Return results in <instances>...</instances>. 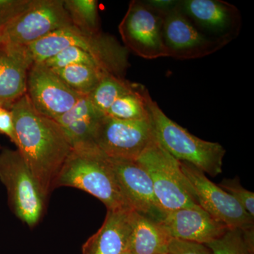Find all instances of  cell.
<instances>
[{"label": "cell", "instance_id": "18", "mask_svg": "<svg viewBox=\"0 0 254 254\" xmlns=\"http://www.w3.org/2000/svg\"><path fill=\"white\" fill-rule=\"evenodd\" d=\"M184 14L209 31L225 34L237 19L235 6L217 0H185L179 2Z\"/></svg>", "mask_w": 254, "mask_h": 254}, {"label": "cell", "instance_id": "16", "mask_svg": "<svg viewBox=\"0 0 254 254\" xmlns=\"http://www.w3.org/2000/svg\"><path fill=\"white\" fill-rule=\"evenodd\" d=\"M133 210H108L103 225L82 247V254H122L127 250Z\"/></svg>", "mask_w": 254, "mask_h": 254}, {"label": "cell", "instance_id": "2", "mask_svg": "<svg viewBox=\"0 0 254 254\" xmlns=\"http://www.w3.org/2000/svg\"><path fill=\"white\" fill-rule=\"evenodd\" d=\"M54 186L73 187L84 190L99 199L108 210H131L110 158L97 147L72 149Z\"/></svg>", "mask_w": 254, "mask_h": 254}, {"label": "cell", "instance_id": "21", "mask_svg": "<svg viewBox=\"0 0 254 254\" xmlns=\"http://www.w3.org/2000/svg\"><path fill=\"white\" fill-rule=\"evenodd\" d=\"M70 88L83 96H88L95 89L105 73L88 65L76 64L52 69Z\"/></svg>", "mask_w": 254, "mask_h": 254}, {"label": "cell", "instance_id": "32", "mask_svg": "<svg viewBox=\"0 0 254 254\" xmlns=\"http://www.w3.org/2000/svg\"><path fill=\"white\" fill-rule=\"evenodd\" d=\"M2 46V29L0 28V48Z\"/></svg>", "mask_w": 254, "mask_h": 254}, {"label": "cell", "instance_id": "13", "mask_svg": "<svg viewBox=\"0 0 254 254\" xmlns=\"http://www.w3.org/2000/svg\"><path fill=\"white\" fill-rule=\"evenodd\" d=\"M110 160L131 210L161 223L167 213L157 199L151 179L146 170L136 160Z\"/></svg>", "mask_w": 254, "mask_h": 254}, {"label": "cell", "instance_id": "3", "mask_svg": "<svg viewBox=\"0 0 254 254\" xmlns=\"http://www.w3.org/2000/svg\"><path fill=\"white\" fill-rule=\"evenodd\" d=\"M68 47L84 50L105 73L122 77L128 66V50L113 37L104 33L88 34L69 26L60 28L31 44L23 46L32 64L43 63Z\"/></svg>", "mask_w": 254, "mask_h": 254}, {"label": "cell", "instance_id": "31", "mask_svg": "<svg viewBox=\"0 0 254 254\" xmlns=\"http://www.w3.org/2000/svg\"><path fill=\"white\" fill-rule=\"evenodd\" d=\"M242 236L249 250L254 254V227L242 230Z\"/></svg>", "mask_w": 254, "mask_h": 254}, {"label": "cell", "instance_id": "1", "mask_svg": "<svg viewBox=\"0 0 254 254\" xmlns=\"http://www.w3.org/2000/svg\"><path fill=\"white\" fill-rule=\"evenodd\" d=\"M10 111L17 149L46 199L72 147L56 120L38 113L27 94L14 103Z\"/></svg>", "mask_w": 254, "mask_h": 254}, {"label": "cell", "instance_id": "25", "mask_svg": "<svg viewBox=\"0 0 254 254\" xmlns=\"http://www.w3.org/2000/svg\"><path fill=\"white\" fill-rule=\"evenodd\" d=\"M205 245L213 254H254L246 245L240 229H228L221 237Z\"/></svg>", "mask_w": 254, "mask_h": 254}, {"label": "cell", "instance_id": "9", "mask_svg": "<svg viewBox=\"0 0 254 254\" xmlns=\"http://www.w3.org/2000/svg\"><path fill=\"white\" fill-rule=\"evenodd\" d=\"M72 25L64 0H35L27 11L3 28L2 46H26Z\"/></svg>", "mask_w": 254, "mask_h": 254}, {"label": "cell", "instance_id": "17", "mask_svg": "<svg viewBox=\"0 0 254 254\" xmlns=\"http://www.w3.org/2000/svg\"><path fill=\"white\" fill-rule=\"evenodd\" d=\"M103 116L91 104L88 96H82L71 110L55 120L63 128L72 149H83L96 147L95 128Z\"/></svg>", "mask_w": 254, "mask_h": 254}, {"label": "cell", "instance_id": "14", "mask_svg": "<svg viewBox=\"0 0 254 254\" xmlns=\"http://www.w3.org/2000/svg\"><path fill=\"white\" fill-rule=\"evenodd\" d=\"M161 224L172 238L203 245L221 237L229 229L200 206L170 212Z\"/></svg>", "mask_w": 254, "mask_h": 254}, {"label": "cell", "instance_id": "10", "mask_svg": "<svg viewBox=\"0 0 254 254\" xmlns=\"http://www.w3.org/2000/svg\"><path fill=\"white\" fill-rule=\"evenodd\" d=\"M181 168L194 189L200 206L213 218L229 229L244 230L254 227V218L231 195L210 181L201 170L184 162H181Z\"/></svg>", "mask_w": 254, "mask_h": 254}, {"label": "cell", "instance_id": "24", "mask_svg": "<svg viewBox=\"0 0 254 254\" xmlns=\"http://www.w3.org/2000/svg\"><path fill=\"white\" fill-rule=\"evenodd\" d=\"M40 64H43L47 67L51 69H56V68H61L76 64L88 65V66H94L101 69L98 63L91 55L76 47H68L67 48H65L55 56Z\"/></svg>", "mask_w": 254, "mask_h": 254}, {"label": "cell", "instance_id": "20", "mask_svg": "<svg viewBox=\"0 0 254 254\" xmlns=\"http://www.w3.org/2000/svg\"><path fill=\"white\" fill-rule=\"evenodd\" d=\"M136 85L115 75L105 73L95 89L88 95V98L95 109L106 115L113 103L120 97L133 91Z\"/></svg>", "mask_w": 254, "mask_h": 254}, {"label": "cell", "instance_id": "29", "mask_svg": "<svg viewBox=\"0 0 254 254\" xmlns=\"http://www.w3.org/2000/svg\"><path fill=\"white\" fill-rule=\"evenodd\" d=\"M0 133L9 137L15 145L17 143L14 120L10 110L0 107Z\"/></svg>", "mask_w": 254, "mask_h": 254}, {"label": "cell", "instance_id": "27", "mask_svg": "<svg viewBox=\"0 0 254 254\" xmlns=\"http://www.w3.org/2000/svg\"><path fill=\"white\" fill-rule=\"evenodd\" d=\"M34 1L35 0H0V28L3 29L27 11Z\"/></svg>", "mask_w": 254, "mask_h": 254}, {"label": "cell", "instance_id": "6", "mask_svg": "<svg viewBox=\"0 0 254 254\" xmlns=\"http://www.w3.org/2000/svg\"><path fill=\"white\" fill-rule=\"evenodd\" d=\"M0 181L6 187L15 215L28 227L41 219L46 198L19 150L0 153Z\"/></svg>", "mask_w": 254, "mask_h": 254}, {"label": "cell", "instance_id": "22", "mask_svg": "<svg viewBox=\"0 0 254 254\" xmlns=\"http://www.w3.org/2000/svg\"><path fill=\"white\" fill-rule=\"evenodd\" d=\"M145 88L137 84L133 91L118 98L110 107L106 115L125 120L149 118L150 112L145 98Z\"/></svg>", "mask_w": 254, "mask_h": 254}, {"label": "cell", "instance_id": "11", "mask_svg": "<svg viewBox=\"0 0 254 254\" xmlns=\"http://www.w3.org/2000/svg\"><path fill=\"white\" fill-rule=\"evenodd\" d=\"M26 94L38 113L53 120L71 110L83 96L43 64H33L30 68Z\"/></svg>", "mask_w": 254, "mask_h": 254}, {"label": "cell", "instance_id": "30", "mask_svg": "<svg viewBox=\"0 0 254 254\" xmlns=\"http://www.w3.org/2000/svg\"><path fill=\"white\" fill-rule=\"evenodd\" d=\"M146 2L155 9L164 11L173 7L177 4V1H171V0H150Z\"/></svg>", "mask_w": 254, "mask_h": 254}, {"label": "cell", "instance_id": "8", "mask_svg": "<svg viewBox=\"0 0 254 254\" xmlns=\"http://www.w3.org/2000/svg\"><path fill=\"white\" fill-rule=\"evenodd\" d=\"M162 28V11L146 1L133 0L119 26V31L128 51L145 59L153 60L168 57Z\"/></svg>", "mask_w": 254, "mask_h": 254}, {"label": "cell", "instance_id": "26", "mask_svg": "<svg viewBox=\"0 0 254 254\" xmlns=\"http://www.w3.org/2000/svg\"><path fill=\"white\" fill-rule=\"evenodd\" d=\"M218 186L235 198L251 216L254 218V193L242 186L240 179H224Z\"/></svg>", "mask_w": 254, "mask_h": 254}, {"label": "cell", "instance_id": "23", "mask_svg": "<svg viewBox=\"0 0 254 254\" xmlns=\"http://www.w3.org/2000/svg\"><path fill=\"white\" fill-rule=\"evenodd\" d=\"M64 5L75 27L88 34L101 33L96 0H64Z\"/></svg>", "mask_w": 254, "mask_h": 254}, {"label": "cell", "instance_id": "7", "mask_svg": "<svg viewBox=\"0 0 254 254\" xmlns=\"http://www.w3.org/2000/svg\"><path fill=\"white\" fill-rule=\"evenodd\" d=\"M156 138L151 117L125 120L104 115L97 125L94 143L108 158L136 160Z\"/></svg>", "mask_w": 254, "mask_h": 254}, {"label": "cell", "instance_id": "5", "mask_svg": "<svg viewBox=\"0 0 254 254\" xmlns=\"http://www.w3.org/2000/svg\"><path fill=\"white\" fill-rule=\"evenodd\" d=\"M136 161L148 172L157 199L165 213L200 207L194 189L182 171L181 162L168 153L157 138Z\"/></svg>", "mask_w": 254, "mask_h": 254}, {"label": "cell", "instance_id": "4", "mask_svg": "<svg viewBox=\"0 0 254 254\" xmlns=\"http://www.w3.org/2000/svg\"><path fill=\"white\" fill-rule=\"evenodd\" d=\"M145 100L154 125L157 139L162 146L177 160L192 165L210 177L222 172L226 150L221 144L200 139L186 128L170 120L152 99L145 89Z\"/></svg>", "mask_w": 254, "mask_h": 254}, {"label": "cell", "instance_id": "28", "mask_svg": "<svg viewBox=\"0 0 254 254\" xmlns=\"http://www.w3.org/2000/svg\"><path fill=\"white\" fill-rule=\"evenodd\" d=\"M168 254H213L203 244L173 239L169 246Z\"/></svg>", "mask_w": 254, "mask_h": 254}, {"label": "cell", "instance_id": "19", "mask_svg": "<svg viewBox=\"0 0 254 254\" xmlns=\"http://www.w3.org/2000/svg\"><path fill=\"white\" fill-rule=\"evenodd\" d=\"M172 237L160 222L133 211L127 250L131 254H168Z\"/></svg>", "mask_w": 254, "mask_h": 254}, {"label": "cell", "instance_id": "12", "mask_svg": "<svg viewBox=\"0 0 254 254\" xmlns=\"http://www.w3.org/2000/svg\"><path fill=\"white\" fill-rule=\"evenodd\" d=\"M163 13V39L168 57L192 59L210 54L218 49L219 43L209 39L190 22L176 4Z\"/></svg>", "mask_w": 254, "mask_h": 254}, {"label": "cell", "instance_id": "15", "mask_svg": "<svg viewBox=\"0 0 254 254\" xmlns=\"http://www.w3.org/2000/svg\"><path fill=\"white\" fill-rule=\"evenodd\" d=\"M33 65L23 47L0 48V107L10 110L27 93L28 73Z\"/></svg>", "mask_w": 254, "mask_h": 254}, {"label": "cell", "instance_id": "33", "mask_svg": "<svg viewBox=\"0 0 254 254\" xmlns=\"http://www.w3.org/2000/svg\"><path fill=\"white\" fill-rule=\"evenodd\" d=\"M122 254H131L130 253V252H128V251L127 250L126 251H125V252H124Z\"/></svg>", "mask_w": 254, "mask_h": 254}]
</instances>
